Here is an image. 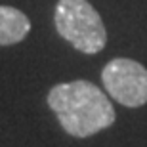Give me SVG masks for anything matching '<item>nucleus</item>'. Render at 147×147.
I'll return each instance as SVG.
<instances>
[{"instance_id": "nucleus-1", "label": "nucleus", "mask_w": 147, "mask_h": 147, "mask_svg": "<svg viewBox=\"0 0 147 147\" xmlns=\"http://www.w3.org/2000/svg\"><path fill=\"white\" fill-rule=\"evenodd\" d=\"M48 105L67 134L88 138L115 122V109L101 90L88 80L57 84L48 94Z\"/></svg>"}, {"instance_id": "nucleus-2", "label": "nucleus", "mask_w": 147, "mask_h": 147, "mask_svg": "<svg viewBox=\"0 0 147 147\" xmlns=\"http://www.w3.org/2000/svg\"><path fill=\"white\" fill-rule=\"evenodd\" d=\"M54 21L57 33L78 52L98 54L107 42L103 21L86 0H59Z\"/></svg>"}, {"instance_id": "nucleus-3", "label": "nucleus", "mask_w": 147, "mask_h": 147, "mask_svg": "<svg viewBox=\"0 0 147 147\" xmlns=\"http://www.w3.org/2000/svg\"><path fill=\"white\" fill-rule=\"evenodd\" d=\"M101 80L111 98L126 107L147 103V69L134 59H111L101 71Z\"/></svg>"}, {"instance_id": "nucleus-4", "label": "nucleus", "mask_w": 147, "mask_h": 147, "mask_svg": "<svg viewBox=\"0 0 147 147\" xmlns=\"http://www.w3.org/2000/svg\"><path fill=\"white\" fill-rule=\"evenodd\" d=\"M31 31L29 17L11 6H0V46L21 42Z\"/></svg>"}]
</instances>
